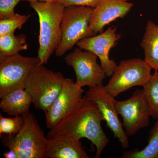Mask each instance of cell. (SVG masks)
<instances>
[{"instance_id": "7a4b0ae2", "label": "cell", "mask_w": 158, "mask_h": 158, "mask_svg": "<svg viewBox=\"0 0 158 158\" xmlns=\"http://www.w3.org/2000/svg\"><path fill=\"white\" fill-rule=\"evenodd\" d=\"M30 7L39 17L40 65L47 64L59 47L62 39L61 25L65 6L58 2L31 1Z\"/></svg>"}, {"instance_id": "603a6c76", "label": "cell", "mask_w": 158, "mask_h": 158, "mask_svg": "<svg viewBox=\"0 0 158 158\" xmlns=\"http://www.w3.org/2000/svg\"><path fill=\"white\" fill-rule=\"evenodd\" d=\"M102 0H55L54 2L62 3L65 6H85L94 8Z\"/></svg>"}, {"instance_id": "4fadbf2b", "label": "cell", "mask_w": 158, "mask_h": 158, "mask_svg": "<svg viewBox=\"0 0 158 158\" xmlns=\"http://www.w3.org/2000/svg\"><path fill=\"white\" fill-rule=\"evenodd\" d=\"M133 6L129 0H102L94 8L89 22L94 36L102 33L104 27L112 22L124 17Z\"/></svg>"}, {"instance_id": "5bb4252c", "label": "cell", "mask_w": 158, "mask_h": 158, "mask_svg": "<svg viewBox=\"0 0 158 158\" xmlns=\"http://www.w3.org/2000/svg\"><path fill=\"white\" fill-rule=\"evenodd\" d=\"M88 158L81 140L64 134L48 138L45 158Z\"/></svg>"}, {"instance_id": "8992f818", "label": "cell", "mask_w": 158, "mask_h": 158, "mask_svg": "<svg viewBox=\"0 0 158 158\" xmlns=\"http://www.w3.org/2000/svg\"><path fill=\"white\" fill-rule=\"evenodd\" d=\"M152 69L144 60L140 58L123 60L116 66L105 88L115 98L133 87H143L151 78Z\"/></svg>"}, {"instance_id": "ac0fdd59", "label": "cell", "mask_w": 158, "mask_h": 158, "mask_svg": "<svg viewBox=\"0 0 158 158\" xmlns=\"http://www.w3.org/2000/svg\"><path fill=\"white\" fill-rule=\"evenodd\" d=\"M25 34L15 35L14 34H6L0 37V56H9L19 54L21 51L28 49Z\"/></svg>"}, {"instance_id": "44dd1931", "label": "cell", "mask_w": 158, "mask_h": 158, "mask_svg": "<svg viewBox=\"0 0 158 158\" xmlns=\"http://www.w3.org/2000/svg\"><path fill=\"white\" fill-rule=\"evenodd\" d=\"M23 124L22 116L12 118L4 117L0 115V136L14 135L19 132Z\"/></svg>"}, {"instance_id": "cb8c5ba5", "label": "cell", "mask_w": 158, "mask_h": 158, "mask_svg": "<svg viewBox=\"0 0 158 158\" xmlns=\"http://www.w3.org/2000/svg\"><path fill=\"white\" fill-rule=\"evenodd\" d=\"M4 156L5 158H18L17 153L13 150L9 149V151L4 153Z\"/></svg>"}, {"instance_id": "30bf717a", "label": "cell", "mask_w": 158, "mask_h": 158, "mask_svg": "<svg viewBox=\"0 0 158 158\" xmlns=\"http://www.w3.org/2000/svg\"><path fill=\"white\" fill-rule=\"evenodd\" d=\"M85 96L94 103L98 108L107 126L117 138L123 149L129 147V136L123 127L118 117L114 104L115 98L108 93L103 85L89 88Z\"/></svg>"}, {"instance_id": "ffe728a7", "label": "cell", "mask_w": 158, "mask_h": 158, "mask_svg": "<svg viewBox=\"0 0 158 158\" xmlns=\"http://www.w3.org/2000/svg\"><path fill=\"white\" fill-rule=\"evenodd\" d=\"M31 16V15H27L15 13L11 17L0 19V37L6 34H14L16 29H21Z\"/></svg>"}, {"instance_id": "9c48e42d", "label": "cell", "mask_w": 158, "mask_h": 158, "mask_svg": "<svg viewBox=\"0 0 158 158\" xmlns=\"http://www.w3.org/2000/svg\"><path fill=\"white\" fill-rule=\"evenodd\" d=\"M98 58L92 52L79 47L65 56V62L74 70L77 86L90 88L103 85L106 76L101 65L98 63Z\"/></svg>"}, {"instance_id": "e0dca14e", "label": "cell", "mask_w": 158, "mask_h": 158, "mask_svg": "<svg viewBox=\"0 0 158 158\" xmlns=\"http://www.w3.org/2000/svg\"><path fill=\"white\" fill-rule=\"evenodd\" d=\"M123 158H158V120L148 133V143L143 149H136L123 152Z\"/></svg>"}, {"instance_id": "d4e9b609", "label": "cell", "mask_w": 158, "mask_h": 158, "mask_svg": "<svg viewBox=\"0 0 158 158\" xmlns=\"http://www.w3.org/2000/svg\"><path fill=\"white\" fill-rule=\"evenodd\" d=\"M55 0H22V1H27V2H31V1H38L40 2H54Z\"/></svg>"}, {"instance_id": "ba28073f", "label": "cell", "mask_w": 158, "mask_h": 158, "mask_svg": "<svg viewBox=\"0 0 158 158\" xmlns=\"http://www.w3.org/2000/svg\"><path fill=\"white\" fill-rule=\"evenodd\" d=\"M114 104L118 115L123 118V127L129 137L149 126L151 111L143 89L134 91L126 100L119 101L115 99Z\"/></svg>"}, {"instance_id": "3957f363", "label": "cell", "mask_w": 158, "mask_h": 158, "mask_svg": "<svg viewBox=\"0 0 158 158\" xmlns=\"http://www.w3.org/2000/svg\"><path fill=\"white\" fill-rule=\"evenodd\" d=\"M23 124L14 135L1 136L2 143L17 153L18 158H45L48 138L34 114L29 112L22 116Z\"/></svg>"}, {"instance_id": "277c9868", "label": "cell", "mask_w": 158, "mask_h": 158, "mask_svg": "<svg viewBox=\"0 0 158 158\" xmlns=\"http://www.w3.org/2000/svg\"><path fill=\"white\" fill-rule=\"evenodd\" d=\"M64 78L61 73L44 65L34 69L26 81L25 89L31 95L36 109L46 111L60 93Z\"/></svg>"}, {"instance_id": "7c38bea8", "label": "cell", "mask_w": 158, "mask_h": 158, "mask_svg": "<svg viewBox=\"0 0 158 158\" xmlns=\"http://www.w3.org/2000/svg\"><path fill=\"white\" fill-rule=\"evenodd\" d=\"M116 27L112 26L99 35L81 40L76 44L79 48L90 51L97 56L108 77L112 76L117 65L109 56L110 50L116 47L121 37V34H116Z\"/></svg>"}, {"instance_id": "5b68a950", "label": "cell", "mask_w": 158, "mask_h": 158, "mask_svg": "<svg viewBox=\"0 0 158 158\" xmlns=\"http://www.w3.org/2000/svg\"><path fill=\"white\" fill-rule=\"evenodd\" d=\"M93 8L85 6H65L61 25L62 39L55 52L61 57L81 40L94 36L89 27Z\"/></svg>"}, {"instance_id": "d6986e66", "label": "cell", "mask_w": 158, "mask_h": 158, "mask_svg": "<svg viewBox=\"0 0 158 158\" xmlns=\"http://www.w3.org/2000/svg\"><path fill=\"white\" fill-rule=\"evenodd\" d=\"M151 111V117L158 120V71H155L147 84L143 87Z\"/></svg>"}, {"instance_id": "52a82bcc", "label": "cell", "mask_w": 158, "mask_h": 158, "mask_svg": "<svg viewBox=\"0 0 158 158\" xmlns=\"http://www.w3.org/2000/svg\"><path fill=\"white\" fill-rule=\"evenodd\" d=\"M40 62L38 56H25L19 54L0 56V98L13 90L25 88L28 77Z\"/></svg>"}, {"instance_id": "7402d4cb", "label": "cell", "mask_w": 158, "mask_h": 158, "mask_svg": "<svg viewBox=\"0 0 158 158\" xmlns=\"http://www.w3.org/2000/svg\"><path fill=\"white\" fill-rule=\"evenodd\" d=\"M22 0H0V19L11 17L15 14L14 9Z\"/></svg>"}, {"instance_id": "2e32d148", "label": "cell", "mask_w": 158, "mask_h": 158, "mask_svg": "<svg viewBox=\"0 0 158 158\" xmlns=\"http://www.w3.org/2000/svg\"><path fill=\"white\" fill-rule=\"evenodd\" d=\"M144 51V60L152 69L158 71V25L148 22L141 43Z\"/></svg>"}, {"instance_id": "6da1fadb", "label": "cell", "mask_w": 158, "mask_h": 158, "mask_svg": "<svg viewBox=\"0 0 158 158\" xmlns=\"http://www.w3.org/2000/svg\"><path fill=\"white\" fill-rule=\"evenodd\" d=\"M104 121L96 105L84 96L81 102L49 130L47 138L64 134L81 140L87 138L96 148L95 158H100L110 142L102 127Z\"/></svg>"}, {"instance_id": "8fae6325", "label": "cell", "mask_w": 158, "mask_h": 158, "mask_svg": "<svg viewBox=\"0 0 158 158\" xmlns=\"http://www.w3.org/2000/svg\"><path fill=\"white\" fill-rule=\"evenodd\" d=\"M84 89L77 86L73 79L65 78L59 95L45 112L49 129L55 127L69 113L81 102Z\"/></svg>"}, {"instance_id": "9a60e30c", "label": "cell", "mask_w": 158, "mask_h": 158, "mask_svg": "<svg viewBox=\"0 0 158 158\" xmlns=\"http://www.w3.org/2000/svg\"><path fill=\"white\" fill-rule=\"evenodd\" d=\"M1 99L0 108L9 116H22L30 112L32 98L25 88L13 90Z\"/></svg>"}]
</instances>
